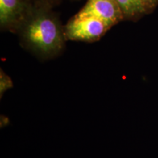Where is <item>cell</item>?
<instances>
[{
	"instance_id": "cell-1",
	"label": "cell",
	"mask_w": 158,
	"mask_h": 158,
	"mask_svg": "<svg viewBox=\"0 0 158 158\" xmlns=\"http://www.w3.org/2000/svg\"><path fill=\"white\" fill-rule=\"evenodd\" d=\"M53 9L33 5L15 32L20 45L41 61L56 58L66 46L64 25Z\"/></svg>"
},
{
	"instance_id": "cell-2",
	"label": "cell",
	"mask_w": 158,
	"mask_h": 158,
	"mask_svg": "<svg viewBox=\"0 0 158 158\" xmlns=\"http://www.w3.org/2000/svg\"><path fill=\"white\" fill-rule=\"evenodd\" d=\"M112 27L102 20L76 14L64 25L67 41L93 43L101 39Z\"/></svg>"
},
{
	"instance_id": "cell-3",
	"label": "cell",
	"mask_w": 158,
	"mask_h": 158,
	"mask_svg": "<svg viewBox=\"0 0 158 158\" xmlns=\"http://www.w3.org/2000/svg\"><path fill=\"white\" fill-rule=\"evenodd\" d=\"M33 3L31 0H0V29L15 35Z\"/></svg>"
},
{
	"instance_id": "cell-4",
	"label": "cell",
	"mask_w": 158,
	"mask_h": 158,
	"mask_svg": "<svg viewBox=\"0 0 158 158\" xmlns=\"http://www.w3.org/2000/svg\"><path fill=\"white\" fill-rule=\"evenodd\" d=\"M76 15L97 18L112 27L125 21L121 7L115 0H87Z\"/></svg>"
},
{
	"instance_id": "cell-5",
	"label": "cell",
	"mask_w": 158,
	"mask_h": 158,
	"mask_svg": "<svg viewBox=\"0 0 158 158\" xmlns=\"http://www.w3.org/2000/svg\"><path fill=\"white\" fill-rule=\"evenodd\" d=\"M123 13L124 20L137 21L147 15L141 0H115Z\"/></svg>"
},
{
	"instance_id": "cell-6",
	"label": "cell",
	"mask_w": 158,
	"mask_h": 158,
	"mask_svg": "<svg viewBox=\"0 0 158 158\" xmlns=\"http://www.w3.org/2000/svg\"><path fill=\"white\" fill-rule=\"evenodd\" d=\"M13 84L10 77L7 76L2 70V69H1L0 70V95H1V98L6 91L13 88Z\"/></svg>"
},
{
	"instance_id": "cell-7",
	"label": "cell",
	"mask_w": 158,
	"mask_h": 158,
	"mask_svg": "<svg viewBox=\"0 0 158 158\" xmlns=\"http://www.w3.org/2000/svg\"><path fill=\"white\" fill-rule=\"evenodd\" d=\"M147 15L155 10L158 6V0H141Z\"/></svg>"
},
{
	"instance_id": "cell-8",
	"label": "cell",
	"mask_w": 158,
	"mask_h": 158,
	"mask_svg": "<svg viewBox=\"0 0 158 158\" xmlns=\"http://www.w3.org/2000/svg\"><path fill=\"white\" fill-rule=\"evenodd\" d=\"M33 5L47 6L54 8L56 5H58L62 0H31Z\"/></svg>"
},
{
	"instance_id": "cell-9",
	"label": "cell",
	"mask_w": 158,
	"mask_h": 158,
	"mask_svg": "<svg viewBox=\"0 0 158 158\" xmlns=\"http://www.w3.org/2000/svg\"><path fill=\"white\" fill-rule=\"evenodd\" d=\"M72 1H78V0H72Z\"/></svg>"
}]
</instances>
